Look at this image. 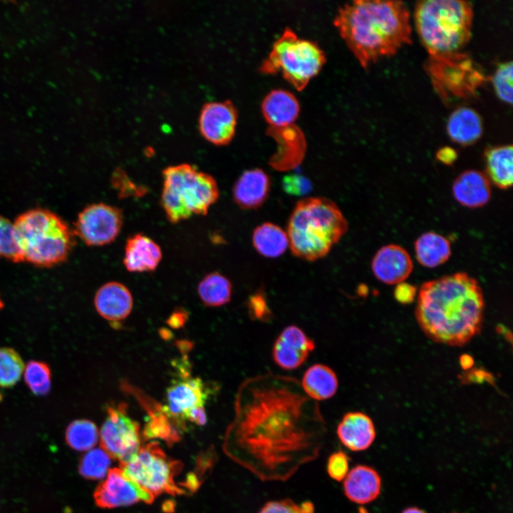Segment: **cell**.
<instances>
[{
  "mask_svg": "<svg viewBox=\"0 0 513 513\" xmlns=\"http://www.w3.org/2000/svg\"><path fill=\"white\" fill-rule=\"evenodd\" d=\"M326 434L318 403L297 379L264 373L240 385L224 451L261 481L284 482L319 456Z\"/></svg>",
  "mask_w": 513,
  "mask_h": 513,
  "instance_id": "1",
  "label": "cell"
},
{
  "mask_svg": "<svg viewBox=\"0 0 513 513\" xmlns=\"http://www.w3.org/2000/svg\"><path fill=\"white\" fill-rule=\"evenodd\" d=\"M484 300L477 281L457 272L425 282L417 298L415 316L432 341L461 347L482 327Z\"/></svg>",
  "mask_w": 513,
  "mask_h": 513,
  "instance_id": "2",
  "label": "cell"
},
{
  "mask_svg": "<svg viewBox=\"0 0 513 513\" xmlns=\"http://www.w3.org/2000/svg\"><path fill=\"white\" fill-rule=\"evenodd\" d=\"M333 24L366 69L412 41L409 11L400 1H353L338 9Z\"/></svg>",
  "mask_w": 513,
  "mask_h": 513,
  "instance_id": "3",
  "label": "cell"
},
{
  "mask_svg": "<svg viewBox=\"0 0 513 513\" xmlns=\"http://www.w3.org/2000/svg\"><path fill=\"white\" fill-rule=\"evenodd\" d=\"M347 230L348 222L333 201L309 197L296 203L286 232L292 254L313 261L326 256Z\"/></svg>",
  "mask_w": 513,
  "mask_h": 513,
  "instance_id": "4",
  "label": "cell"
},
{
  "mask_svg": "<svg viewBox=\"0 0 513 513\" xmlns=\"http://www.w3.org/2000/svg\"><path fill=\"white\" fill-rule=\"evenodd\" d=\"M473 16L470 1H418L414 11L415 25L430 57L460 53L471 38Z\"/></svg>",
  "mask_w": 513,
  "mask_h": 513,
  "instance_id": "5",
  "label": "cell"
},
{
  "mask_svg": "<svg viewBox=\"0 0 513 513\" xmlns=\"http://www.w3.org/2000/svg\"><path fill=\"white\" fill-rule=\"evenodd\" d=\"M13 225L23 261L38 266L50 267L65 261L75 245L73 229L46 209L25 212Z\"/></svg>",
  "mask_w": 513,
  "mask_h": 513,
  "instance_id": "6",
  "label": "cell"
},
{
  "mask_svg": "<svg viewBox=\"0 0 513 513\" xmlns=\"http://www.w3.org/2000/svg\"><path fill=\"white\" fill-rule=\"evenodd\" d=\"M160 205L167 220L178 223L193 215H206L218 200L216 180L193 165L182 163L162 170Z\"/></svg>",
  "mask_w": 513,
  "mask_h": 513,
  "instance_id": "7",
  "label": "cell"
},
{
  "mask_svg": "<svg viewBox=\"0 0 513 513\" xmlns=\"http://www.w3.org/2000/svg\"><path fill=\"white\" fill-rule=\"evenodd\" d=\"M326 61L323 51L316 42L301 38L291 28H286L259 71L268 75L281 72L286 81L301 91L319 73Z\"/></svg>",
  "mask_w": 513,
  "mask_h": 513,
  "instance_id": "8",
  "label": "cell"
},
{
  "mask_svg": "<svg viewBox=\"0 0 513 513\" xmlns=\"http://www.w3.org/2000/svg\"><path fill=\"white\" fill-rule=\"evenodd\" d=\"M120 468L154 497L181 492L175 482L178 463L170 460L155 442L140 447L129 461L121 463Z\"/></svg>",
  "mask_w": 513,
  "mask_h": 513,
  "instance_id": "9",
  "label": "cell"
},
{
  "mask_svg": "<svg viewBox=\"0 0 513 513\" xmlns=\"http://www.w3.org/2000/svg\"><path fill=\"white\" fill-rule=\"evenodd\" d=\"M426 69L435 90L444 99L473 95L485 80L472 59L461 52L430 57Z\"/></svg>",
  "mask_w": 513,
  "mask_h": 513,
  "instance_id": "10",
  "label": "cell"
},
{
  "mask_svg": "<svg viewBox=\"0 0 513 513\" xmlns=\"http://www.w3.org/2000/svg\"><path fill=\"white\" fill-rule=\"evenodd\" d=\"M123 211L103 202L86 206L78 215L73 232L86 245L100 247L114 242L122 229Z\"/></svg>",
  "mask_w": 513,
  "mask_h": 513,
  "instance_id": "11",
  "label": "cell"
},
{
  "mask_svg": "<svg viewBox=\"0 0 513 513\" xmlns=\"http://www.w3.org/2000/svg\"><path fill=\"white\" fill-rule=\"evenodd\" d=\"M99 433L101 447L121 463L129 461L140 450V428L127 415L124 405L108 407Z\"/></svg>",
  "mask_w": 513,
  "mask_h": 513,
  "instance_id": "12",
  "label": "cell"
},
{
  "mask_svg": "<svg viewBox=\"0 0 513 513\" xmlns=\"http://www.w3.org/2000/svg\"><path fill=\"white\" fill-rule=\"evenodd\" d=\"M96 504L103 508L128 506L139 502L151 503L154 496L128 477L120 468L109 470L93 494Z\"/></svg>",
  "mask_w": 513,
  "mask_h": 513,
  "instance_id": "13",
  "label": "cell"
},
{
  "mask_svg": "<svg viewBox=\"0 0 513 513\" xmlns=\"http://www.w3.org/2000/svg\"><path fill=\"white\" fill-rule=\"evenodd\" d=\"M209 393L200 378L182 377L167 389L163 410L178 420H189L195 411L204 409Z\"/></svg>",
  "mask_w": 513,
  "mask_h": 513,
  "instance_id": "14",
  "label": "cell"
},
{
  "mask_svg": "<svg viewBox=\"0 0 513 513\" xmlns=\"http://www.w3.org/2000/svg\"><path fill=\"white\" fill-rule=\"evenodd\" d=\"M237 117V110L229 100L207 103L200 113V132L215 145H227L234 136Z\"/></svg>",
  "mask_w": 513,
  "mask_h": 513,
  "instance_id": "15",
  "label": "cell"
},
{
  "mask_svg": "<svg viewBox=\"0 0 513 513\" xmlns=\"http://www.w3.org/2000/svg\"><path fill=\"white\" fill-rule=\"evenodd\" d=\"M315 348L314 341L295 325L284 328L272 348L275 363L284 370H294L303 365Z\"/></svg>",
  "mask_w": 513,
  "mask_h": 513,
  "instance_id": "16",
  "label": "cell"
},
{
  "mask_svg": "<svg viewBox=\"0 0 513 513\" xmlns=\"http://www.w3.org/2000/svg\"><path fill=\"white\" fill-rule=\"evenodd\" d=\"M413 268L409 254L397 244L382 247L371 261V270L375 278L390 285L404 282L410 275Z\"/></svg>",
  "mask_w": 513,
  "mask_h": 513,
  "instance_id": "17",
  "label": "cell"
},
{
  "mask_svg": "<svg viewBox=\"0 0 513 513\" xmlns=\"http://www.w3.org/2000/svg\"><path fill=\"white\" fill-rule=\"evenodd\" d=\"M270 189L271 180L266 172L259 168L247 170L235 182L232 197L242 209H257L267 200Z\"/></svg>",
  "mask_w": 513,
  "mask_h": 513,
  "instance_id": "18",
  "label": "cell"
},
{
  "mask_svg": "<svg viewBox=\"0 0 513 513\" xmlns=\"http://www.w3.org/2000/svg\"><path fill=\"white\" fill-rule=\"evenodd\" d=\"M162 258L160 247L148 236L138 233L127 239L123 262L128 271H153L159 266Z\"/></svg>",
  "mask_w": 513,
  "mask_h": 513,
  "instance_id": "19",
  "label": "cell"
},
{
  "mask_svg": "<svg viewBox=\"0 0 513 513\" xmlns=\"http://www.w3.org/2000/svg\"><path fill=\"white\" fill-rule=\"evenodd\" d=\"M94 304L103 318L111 322H118L130 314L133 300L130 290L124 284L110 281L98 289Z\"/></svg>",
  "mask_w": 513,
  "mask_h": 513,
  "instance_id": "20",
  "label": "cell"
},
{
  "mask_svg": "<svg viewBox=\"0 0 513 513\" xmlns=\"http://www.w3.org/2000/svg\"><path fill=\"white\" fill-rule=\"evenodd\" d=\"M341 442L352 451L368 449L375 437L371 418L361 412H349L343 415L337 427Z\"/></svg>",
  "mask_w": 513,
  "mask_h": 513,
  "instance_id": "21",
  "label": "cell"
},
{
  "mask_svg": "<svg viewBox=\"0 0 513 513\" xmlns=\"http://www.w3.org/2000/svg\"><path fill=\"white\" fill-rule=\"evenodd\" d=\"M452 191L455 200L469 208L482 207L491 197L489 180L484 173L475 170L459 175L452 184Z\"/></svg>",
  "mask_w": 513,
  "mask_h": 513,
  "instance_id": "22",
  "label": "cell"
},
{
  "mask_svg": "<svg viewBox=\"0 0 513 513\" xmlns=\"http://www.w3.org/2000/svg\"><path fill=\"white\" fill-rule=\"evenodd\" d=\"M346 497L351 502L364 504L373 501L379 495L381 487L380 477L373 468L366 465H357L348 472L343 480Z\"/></svg>",
  "mask_w": 513,
  "mask_h": 513,
  "instance_id": "23",
  "label": "cell"
},
{
  "mask_svg": "<svg viewBox=\"0 0 513 513\" xmlns=\"http://www.w3.org/2000/svg\"><path fill=\"white\" fill-rule=\"evenodd\" d=\"M261 110L271 128H280L293 124L299 116L300 105L292 93L274 89L264 97Z\"/></svg>",
  "mask_w": 513,
  "mask_h": 513,
  "instance_id": "24",
  "label": "cell"
},
{
  "mask_svg": "<svg viewBox=\"0 0 513 513\" xmlns=\"http://www.w3.org/2000/svg\"><path fill=\"white\" fill-rule=\"evenodd\" d=\"M446 130L450 138L457 144L470 145L476 142L483 133L479 113L469 107H460L450 115Z\"/></svg>",
  "mask_w": 513,
  "mask_h": 513,
  "instance_id": "25",
  "label": "cell"
},
{
  "mask_svg": "<svg viewBox=\"0 0 513 513\" xmlns=\"http://www.w3.org/2000/svg\"><path fill=\"white\" fill-rule=\"evenodd\" d=\"M486 176L499 189L509 188L513 182L512 145L489 147L484 153Z\"/></svg>",
  "mask_w": 513,
  "mask_h": 513,
  "instance_id": "26",
  "label": "cell"
},
{
  "mask_svg": "<svg viewBox=\"0 0 513 513\" xmlns=\"http://www.w3.org/2000/svg\"><path fill=\"white\" fill-rule=\"evenodd\" d=\"M301 385L304 393L317 402L329 399L336 394L338 380L330 367L317 363L305 371Z\"/></svg>",
  "mask_w": 513,
  "mask_h": 513,
  "instance_id": "27",
  "label": "cell"
},
{
  "mask_svg": "<svg viewBox=\"0 0 513 513\" xmlns=\"http://www.w3.org/2000/svg\"><path fill=\"white\" fill-rule=\"evenodd\" d=\"M418 261L427 268H435L451 256V244L444 236L428 232L421 234L414 243Z\"/></svg>",
  "mask_w": 513,
  "mask_h": 513,
  "instance_id": "28",
  "label": "cell"
},
{
  "mask_svg": "<svg viewBox=\"0 0 513 513\" xmlns=\"http://www.w3.org/2000/svg\"><path fill=\"white\" fill-rule=\"evenodd\" d=\"M252 244L259 254L266 258L281 256L289 246L286 232L271 222H264L255 228Z\"/></svg>",
  "mask_w": 513,
  "mask_h": 513,
  "instance_id": "29",
  "label": "cell"
},
{
  "mask_svg": "<svg viewBox=\"0 0 513 513\" xmlns=\"http://www.w3.org/2000/svg\"><path fill=\"white\" fill-rule=\"evenodd\" d=\"M197 292L201 301L207 306H222L229 302L232 285L223 274L217 271L211 272L200 281Z\"/></svg>",
  "mask_w": 513,
  "mask_h": 513,
  "instance_id": "30",
  "label": "cell"
},
{
  "mask_svg": "<svg viewBox=\"0 0 513 513\" xmlns=\"http://www.w3.org/2000/svg\"><path fill=\"white\" fill-rule=\"evenodd\" d=\"M66 443L77 451H88L94 447L99 439V432L94 423L86 419L71 423L65 434Z\"/></svg>",
  "mask_w": 513,
  "mask_h": 513,
  "instance_id": "31",
  "label": "cell"
},
{
  "mask_svg": "<svg viewBox=\"0 0 513 513\" xmlns=\"http://www.w3.org/2000/svg\"><path fill=\"white\" fill-rule=\"evenodd\" d=\"M110 456L101 448H92L81 458L78 470L80 474L89 480L103 478L109 472Z\"/></svg>",
  "mask_w": 513,
  "mask_h": 513,
  "instance_id": "32",
  "label": "cell"
},
{
  "mask_svg": "<svg viewBox=\"0 0 513 513\" xmlns=\"http://www.w3.org/2000/svg\"><path fill=\"white\" fill-rule=\"evenodd\" d=\"M25 365L20 355L13 348H0V387L15 385L24 371Z\"/></svg>",
  "mask_w": 513,
  "mask_h": 513,
  "instance_id": "33",
  "label": "cell"
},
{
  "mask_svg": "<svg viewBox=\"0 0 513 513\" xmlns=\"http://www.w3.org/2000/svg\"><path fill=\"white\" fill-rule=\"evenodd\" d=\"M24 380L33 394L46 395L50 391L51 385L49 366L42 361H28L24 368Z\"/></svg>",
  "mask_w": 513,
  "mask_h": 513,
  "instance_id": "34",
  "label": "cell"
},
{
  "mask_svg": "<svg viewBox=\"0 0 513 513\" xmlns=\"http://www.w3.org/2000/svg\"><path fill=\"white\" fill-rule=\"evenodd\" d=\"M512 61L500 63L490 77L497 97L511 105L513 101V66Z\"/></svg>",
  "mask_w": 513,
  "mask_h": 513,
  "instance_id": "35",
  "label": "cell"
},
{
  "mask_svg": "<svg viewBox=\"0 0 513 513\" xmlns=\"http://www.w3.org/2000/svg\"><path fill=\"white\" fill-rule=\"evenodd\" d=\"M4 258L13 262L23 261L16 240L13 222L0 216V259Z\"/></svg>",
  "mask_w": 513,
  "mask_h": 513,
  "instance_id": "36",
  "label": "cell"
},
{
  "mask_svg": "<svg viewBox=\"0 0 513 513\" xmlns=\"http://www.w3.org/2000/svg\"><path fill=\"white\" fill-rule=\"evenodd\" d=\"M257 513H315V512L314 504L310 502L298 504L291 499H282L267 502Z\"/></svg>",
  "mask_w": 513,
  "mask_h": 513,
  "instance_id": "37",
  "label": "cell"
},
{
  "mask_svg": "<svg viewBox=\"0 0 513 513\" xmlns=\"http://www.w3.org/2000/svg\"><path fill=\"white\" fill-rule=\"evenodd\" d=\"M247 309L252 319L261 322H268L273 316L262 291H257L250 296L247 301Z\"/></svg>",
  "mask_w": 513,
  "mask_h": 513,
  "instance_id": "38",
  "label": "cell"
},
{
  "mask_svg": "<svg viewBox=\"0 0 513 513\" xmlns=\"http://www.w3.org/2000/svg\"><path fill=\"white\" fill-rule=\"evenodd\" d=\"M326 470L331 479L343 481L349 472L348 457L342 451L333 452L328 459Z\"/></svg>",
  "mask_w": 513,
  "mask_h": 513,
  "instance_id": "39",
  "label": "cell"
},
{
  "mask_svg": "<svg viewBox=\"0 0 513 513\" xmlns=\"http://www.w3.org/2000/svg\"><path fill=\"white\" fill-rule=\"evenodd\" d=\"M284 191L294 196H302L310 192L312 189L311 181L306 177L297 174L286 175L282 179Z\"/></svg>",
  "mask_w": 513,
  "mask_h": 513,
  "instance_id": "40",
  "label": "cell"
},
{
  "mask_svg": "<svg viewBox=\"0 0 513 513\" xmlns=\"http://www.w3.org/2000/svg\"><path fill=\"white\" fill-rule=\"evenodd\" d=\"M394 295L400 303H410L413 301L416 295V289L410 284L402 282L395 287Z\"/></svg>",
  "mask_w": 513,
  "mask_h": 513,
  "instance_id": "41",
  "label": "cell"
},
{
  "mask_svg": "<svg viewBox=\"0 0 513 513\" xmlns=\"http://www.w3.org/2000/svg\"><path fill=\"white\" fill-rule=\"evenodd\" d=\"M436 157L442 163L451 165L457 159V152L452 147H444L438 150Z\"/></svg>",
  "mask_w": 513,
  "mask_h": 513,
  "instance_id": "42",
  "label": "cell"
},
{
  "mask_svg": "<svg viewBox=\"0 0 513 513\" xmlns=\"http://www.w3.org/2000/svg\"><path fill=\"white\" fill-rule=\"evenodd\" d=\"M402 513H425L424 511L417 507H409L405 509Z\"/></svg>",
  "mask_w": 513,
  "mask_h": 513,
  "instance_id": "43",
  "label": "cell"
},
{
  "mask_svg": "<svg viewBox=\"0 0 513 513\" xmlns=\"http://www.w3.org/2000/svg\"><path fill=\"white\" fill-rule=\"evenodd\" d=\"M3 307H4V304H3V301H2L1 299V296H0V310H1Z\"/></svg>",
  "mask_w": 513,
  "mask_h": 513,
  "instance_id": "44",
  "label": "cell"
}]
</instances>
